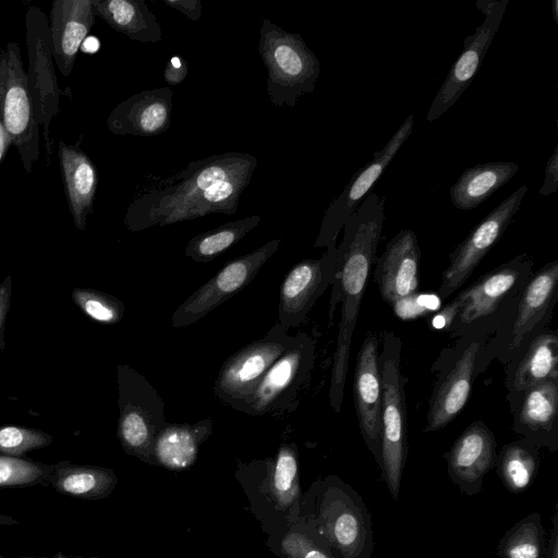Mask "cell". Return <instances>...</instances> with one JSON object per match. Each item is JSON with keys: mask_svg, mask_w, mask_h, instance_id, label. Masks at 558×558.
<instances>
[{"mask_svg": "<svg viewBox=\"0 0 558 558\" xmlns=\"http://www.w3.org/2000/svg\"><path fill=\"white\" fill-rule=\"evenodd\" d=\"M509 0H477L476 8L484 21L463 41V49L454 61L427 111L426 120L433 122L446 113L462 96L478 71L504 19Z\"/></svg>", "mask_w": 558, "mask_h": 558, "instance_id": "8fae6325", "label": "cell"}, {"mask_svg": "<svg viewBox=\"0 0 558 558\" xmlns=\"http://www.w3.org/2000/svg\"><path fill=\"white\" fill-rule=\"evenodd\" d=\"M8 84V59L7 52L0 45V122L2 120L3 101Z\"/></svg>", "mask_w": 558, "mask_h": 558, "instance_id": "7bdbcfd3", "label": "cell"}, {"mask_svg": "<svg viewBox=\"0 0 558 558\" xmlns=\"http://www.w3.org/2000/svg\"><path fill=\"white\" fill-rule=\"evenodd\" d=\"M558 190V146L554 148L551 156L548 158L545 167V178L543 185L539 187L542 196H549Z\"/></svg>", "mask_w": 558, "mask_h": 558, "instance_id": "f35d334b", "label": "cell"}, {"mask_svg": "<svg viewBox=\"0 0 558 558\" xmlns=\"http://www.w3.org/2000/svg\"><path fill=\"white\" fill-rule=\"evenodd\" d=\"M17 558H100V557H82V556H69L61 551L57 553L56 555L51 557H35V556H21Z\"/></svg>", "mask_w": 558, "mask_h": 558, "instance_id": "7dc6e473", "label": "cell"}, {"mask_svg": "<svg viewBox=\"0 0 558 558\" xmlns=\"http://www.w3.org/2000/svg\"><path fill=\"white\" fill-rule=\"evenodd\" d=\"M385 201L369 192L343 226V238L338 250V266L332 283L329 320L340 303V322L332 359L329 402L332 410H341L348 374L349 356L360 306L385 220Z\"/></svg>", "mask_w": 558, "mask_h": 558, "instance_id": "7a4b0ae2", "label": "cell"}, {"mask_svg": "<svg viewBox=\"0 0 558 558\" xmlns=\"http://www.w3.org/2000/svg\"><path fill=\"white\" fill-rule=\"evenodd\" d=\"M338 266V250L328 247L319 258H306L295 264L280 286L278 319L288 331L300 326L329 286Z\"/></svg>", "mask_w": 558, "mask_h": 558, "instance_id": "5bb4252c", "label": "cell"}, {"mask_svg": "<svg viewBox=\"0 0 558 558\" xmlns=\"http://www.w3.org/2000/svg\"><path fill=\"white\" fill-rule=\"evenodd\" d=\"M421 250L415 233L399 231L386 245L375 267V279L384 301H396L417 293Z\"/></svg>", "mask_w": 558, "mask_h": 558, "instance_id": "e0dca14e", "label": "cell"}, {"mask_svg": "<svg viewBox=\"0 0 558 558\" xmlns=\"http://www.w3.org/2000/svg\"><path fill=\"white\" fill-rule=\"evenodd\" d=\"M58 154L70 213L75 227L84 230L97 191V170L77 145L60 141Z\"/></svg>", "mask_w": 558, "mask_h": 558, "instance_id": "7402d4cb", "label": "cell"}, {"mask_svg": "<svg viewBox=\"0 0 558 558\" xmlns=\"http://www.w3.org/2000/svg\"><path fill=\"white\" fill-rule=\"evenodd\" d=\"M533 260L521 254L485 274L457 298L460 311L451 326L461 328L494 314L514 292L524 288L532 274Z\"/></svg>", "mask_w": 558, "mask_h": 558, "instance_id": "9a60e30c", "label": "cell"}, {"mask_svg": "<svg viewBox=\"0 0 558 558\" xmlns=\"http://www.w3.org/2000/svg\"><path fill=\"white\" fill-rule=\"evenodd\" d=\"M173 92L157 87L134 94L117 105L107 118L108 130L116 135L155 136L171 124Z\"/></svg>", "mask_w": 558, "mask_h": 558, "instance_id": "ac0fdd59", "label": "cell"}, {"mask_svg": "<svg viewBox=\"0 0 558 558\" xmlns=\"http://www.w3.org/2000/svg\"><path fill=\"white\" fill-rule=\"evenodd\" d=\"M377 335L365 337L360 348L353 380V399L362 435L369 449L380 457L383 385Z\"/></svg>", "mask_w": 558, "mask_h": 558, "instance_id": "2e32d148", "label": "cell"}, {"mask_svg": "<svg viewBox=\"0 0 558 558\" xmlns=\"http://www.w3.org/2000/svg\"><path fill=\"white\" fill-rule=\"evenodd\" d=\"M526 185H521L477 223L450 253L449 265L442 272L438 294L446 299L472 275L485 255L500 240L520 209Z\"/></svg>", "mask_w": 558, "mask_h": 558, "instance_id": "30bf717a", "label": "cell"}, {"mask_svg": "<svg viewBox=\"0 0 558 558\" xmlns=\"http://www.w3.org/2000/svg\"><path fill=\"white\" fill-rule=\"evenodd\" d=\"M401 350L400 338L392 331L386 332L378 360L383 385L380 458L393 497L399 490L405 453L407 403Z\"/></svg>", "mask_w": 558, "mask_h": 558, "instance_id": "277c9868", "label": "cell"}, {"mask_svg": "<svg viewBox=\"0 0 558 558\" xmlns=\"http://www.w3.org/2000/svg\"><path fill=\"white\" fill-rule=\"evenodd\" d=\"M505 553L507 558H539V532L534 523L521 524L510 535Z\"/></svg>", "mask_w": 558, "mask_h": 558, "instance_id": "8d00e7d4", "label": "cell"}, {"mask_svg": "<svg viewBox=\"0 0 558 558\" xmlns=\"http://www.w3.org/2000/svg\"><path fill=\"white\" fill-rule=\"evenodd\" d=\"M295 338L296 335H289L278 323L263 338L247 343L230 355L216 377V397L236 410Z\"/></svg>", "mask_w": 558, "mask_h": 558, "instance_id": "ba28073f", "label": "cell"}, {"mask_svg": "<svg viewBox=\"0 0 558 558\" xmlns=\"http://www.w3.org/2000/svg\"><path fill=\"white\" fill-rule=\"evenodd\" d=\"M118 437L124 450L145 461L153 459V445L166 425L165 403L154 386L129 365L118 368Z\"/></svg>", "mask_w": 558, "mask_h": 558, "instance_id": "8992f818", "label": "cell"}, {"mask_svg": "<svg viewBox=\"0 0 558 558\" xmlns=\"http://www.w3.org/2000/svg\"><path fill=\"white\" fill-rule=\"evenodd\" d=\"M551 11H553V19H554L555 23L558 24V0H553Z\"/></svg>", "mask_w": 558, "mask_h": 558, "instance_id": "681fc988", "label": "cell"}, {"mask_svg": "<svg viewBox=\"0 0 558 558\" xmlns=\"http://www.w3.org/2000/svg\"><path fill=\"white\" fill-rule=\"evenodd\" d=\"M8 84L2 109V125L14 145L23 168L31 173L39 158V124L31 99L21 49L15 41L5 48Z\"/></svg>", "mask_w": 558, "mask_h": 558, "instance_id": "4fadbf2b", "label": "cell"}, {"mask_svg": "<svg viewBox=\"0 0 558 558\" xmlns=\"http://www.w3.org/2000/svg\"><path fill=\"white\" fill-rule=\"evenodd\" d=\"M1 137H9L8 134L5 133L4 131V128L2 125V122H0V140ZM10 142V141H0V159L2 157V154L3 151L5 150V147H7V143Z\"/></svg>", "mask_w": 558, "mask_h": 558, "instance_id": "c3c4849f", "label": "cell"}, {"mask_svg": "<svg viewBox=\"0 0 558 558\" xmlns=\"http://www.w3.org/2000/svg\"><path fill=\"white\" fill-rule=\"evenodd\" d=\"M315 361V341L296 333L292 345L269 367L238 411L251 416L278 415L293 411L310 380Z\"/></svg>", "mask_w": 558, "mask_h": 558, "instance_id": "5b68a950", "label": "cell"}, {"mask_svg": "<svg viewBox=\"0 0 558 558\" xmlns=\"http://www.w3.org/2000/svg\"><path fill=\"white\" fill-rule=\"evenodd\" d=\"M303 543V551H302V558H330L326 551H324L320 548H317L313 545H305V541H302Z\"/></svg>", "mask_w": 558, "mask_h": 558, "instance_id": "f6af8a7d", "label": "cell"}, {"mask_svg": "<svg viewBox=\"0 0 558 558\" xmlns=\"http://www.w3.org/2000/svg\"><path fill=\"white\" fill-rule=\"evenodd\" d=\"M0 558H8V557L0 556Z\"/></svg>", "mask_w": 558, "mask_h": 558, "instance_id": "f907efd6", "label": "cell"}, {"mask_svg": "<svg viewBox=\"0 0 558 558\" xmlns=\"http://www.w3.org/2000/svg\"><path fill=\"white\" fill-rule=\"evenodd\" d=\"M558 259L546 264L525 283L519 300L509 349L515 350L525 338L548 319L556 303Z\"/></svg>", "mask_w": 558, "mask_h": 558, "instance_id": "44dd1931", "label": "cell"}, {"mask_svg": "<svg viewBox=\"0 0 558 558\" xmlns=\"http://www.w3.org/2000/svg\"><path fill=\"white\" fill-rule=\"evenodd\" d=\"M558 338L555 331L537 336L518 364L512 391L522 393L531 387L549 379L558 378Z\"/></svg>", "mask_w": 558, "mask_h": 558, "instance_id": "f546056e", "label": "cell"}, {"mask_svg": "<svg viewBox=\"0 0 558 558\" xmlns=\"http://www.w3.org/2000/svg\"><path fill=\"white\" fill-rule=\"evenodd\" d=\"M327 536L345 558H357L365 546V525L357 506L342 492L328 498L323 509Z\"/></svg>", "mask_w": 558, "mask_h": 558, "instance_id": "484cf974", "label": "cell"}, {"mask_svg": "<svg viewBox=\"0 0 558 558\" xmlns=\"http://www.w3.org/2000/svg\"><path fill=\"white\" fill-rule=\"evenodd\" d=\"M213 421L195 423H166L153 445V459L171 470L191 466L198 448L211 434Z\"/></svg>", "mask_w": 558, "mask_h": 558, "instance_id": "603a6c76", "label": "cell"}, {"mask_svg": "<svg viewBox=\"0 0 558 558\" xmlns=\"http://www.w3.org/2000/svg\"><path fill=\"white\" fill-rule=\"evenodd\" d=\"M460 311V302L456 296L450 303L446 305L434 318L433 326L437 329L445 327L451 328L458 313Z\"/></svg>", "mask_w": 558, "mask_h": 558, "instance_id": "b9f144b4", "label": "cell"}, {"mask_svg": "<svg viewBox=\"0 0 558 558\" xmlns=\"http://www.w3.org/2000/svg\"><path fill=\"white\" fill-rule=\"evenodd\" d=\"M258 51L267 72L266 92L274 106L293 108L300 97L315 89L320 63L301 34L289 33L264 17Z\"/></svg>", "mask_w": 558, "mask_h": 558, "instance_id": "3957f363", "label": "cell"}, {"mask_svg": "<svg viewBox=\"0 0 558 558\" xmlns=\"http://www.w3.org/2000/svg\"><path fill=\"white\" fill-rule=\"evenodd\" d=\"M420 299L418 293L408 295L396 301L391 307L401 319H413L432 311V308L424 305Z\"/></svg>", "mask_w": 558, "mask_h": 558, "instance_id": "74e56055", "label": "cell"}, {"mask_svg": "<svg viewBox=\"0 0 558 558\" xmlns=\"http://www.w3.org/2000/svg\"><path fill=\"white\" fill-rule=\"evenodd\" d=\"M116 484V474L110 469L62 461L51 464L48 486L64 496L97 500L106 498Z\"/></svg>", "mask_w": 558, "mask_h": 558, "instance_id": "4316f807", "label": "cell"}, {"mask_svg": "<svg viewBox=\"0 0 558 558\" xmlns=\"http://www.w3.org/2000/svg\"><path fill=\"white\" fill-rule=\"evenodd\" d=\"M535 459L530 450L519 444H510L501 453V471L506 482L515 489H522L531 482Z\"/></svg>", "mask_w": 558, "mask_h": 558, "instance_id": "e575fe53", "label": "cell"}, {"mask_svg": "<svg viewBox=\"0 0 558 558\" xmlns=\"http://www.w3.org/2000/svg\"><path fill=\"white\" fill-rule=\"evenodd\" d=\"M72 298L75 304L96 322L112 325L123 318V303L110 294L93 289H74Z\"/></svg>", "mask_w": 558, "mask_h": 558, "instance_id": "836d02e7", "label": "cell"}, {"mask_svg": "<svg viewBox=\"0 0 558 558\" xmlns=\"http://www.w3.org/2000/svg\"><path fill=\"white\" fill-rule=\"evenodd\" d=\"M93 0H56L49 12V33L56 65L64 77L73 70L77 53L95 24Z\"/></svg>", "mask_w": 558, "mask_h": 558, "instance_id": "d6986e66", "label": "cell"}, {"mask_svg": "<svg viewBox=\"0 0 558 558\" xmlns=\"http://www.w3.org/2000/svg\"><path fill=\"white\" fill-rule=\"evenodd\" d=\"M11 296V277L7 276L0 284V329L4 322Z\"/></svg>", "mask_w": 558, "mask_h": 558, "instance_id": "ee69618b", "label": "cell"}, {"mask_svg": "<svg viewBox=\"0 0 558 558\" xmlns=\"http://www.w3.org/2000/svg\"><path fill=\"white\" fill-rule=\"evenodd\" d=\"M25 41L28 90L36 119L44 129L46 157L49 158L52 146L49 128L60 111L61 90L54 70L48 16L38 7H31L26 11Z\"/></svg>", "mask_w": 558, "mask_h": 558, "instance_id": "52a82bcc", "label": "cell"}, {"mask_svg": "<svg viewBox=\"0 0 558 558\" xmlns=\"http://www.w3.org/2000/svg\"><path fill=\"white\" fill-rule=\"evenodd\" d=\"M162 2L192 21L201 19L202 2L199 0H162Z\"/></svg>", "mask_w": 558, "mask_h": 558, "instance_id": "60d3db41", "label": "cell"}, {"mask_svg": "<svg viewBox=\"0 0 558 558\" xmlns=\"http://www.w3.org/2000/svg\"><path fill=\"white\" fill-rule=\"evenodd\" d=\"M51 464L0 454V489L48 486Z\"/></svg>", "mask_w": 558, "mask_h": 558, "instance_id": "1f68e13d", "label": "cell"}, {"mask_svg": "<svg viewBox=\"0 0 558 558\" xmlns=\"http://www.w3.org/2000/svg\"><path fill=\"white\" fill-rule=\"evenodd\" d=\"M412 130L413 114H410L385 146L373 155L372 160L352 175L340 195L327 208L314 247L337 246L338 235L345 221L369 193L375 182L409 138Z\"/></svg>", "mask_w": 558, "mask_h": 558, "instance_id": "7c38bea8", "label": "cell"}, {"mask_svg": "<svg viewBox=\"0 0 558 558\" xmlns=\"http://www.w3.org/2000/svg\"><path fill=\"white\" fill-rule=\"evenodd\" d=\"M256 167V157L239 151L193 160L141 191L126 209L124 225L137 232L209 214L233 215Z\"/></svg>", "mask_w": 558, "mask_h": 558, "instance_id": "6da1fadb", "label": "cell"}, {"mask_svg": "<svg viewBox=\"0 0 558 558\" xmlns=\"http://www.w3.org/2000/svg\"><path fill=\"white\" fill-rule=\"evenodd\" d=\"M259 222L260 217L252 215L199 233L187 242L185 256L194 262L208 263L236 244Z\"/></svg>", "mask_w": 558, "mask_h": 558, "instance_id": "4dcf8cb0", "label": "cell"}, {"mask_svg": "<svg viewBox=\"0 0 558 558\" xmlns=\"http://www.w3.org/2000/svg\"><path fill=\"white\" fill-rule=\"evenodd\" d=\"M20 522L11 515L0 513V526L16 525Z\"/></svg>", "mask_w": 558, "mask_h": 558, "instance_id": "bcb514c9", "label": "cell"}, {"mask_svg": "<svg viewBox=\"0 0 558 558\" xmlns=\"http://www.w3.org/2000/svg\"><path fill=\"white\" fill-rule=\"evenodd\" d=\"M558 414V378L549 379L522 392L514 414L515 429L527 435L555 433Z\"/></svg>", "mask_w": 558, "mask_h": 558, "instance_id": "f1b7e54d", "label": "cell"}, {"mask_svg": "<svg viewBox=\"0 0 558 558\" xmlns=\"http://www.w3.org/2000/svg\"><path fill=\"white\" fill-rule=\"evenodd\" d=\"M50 435L33 428L19 426L0 427V454L20 458L34 449L50 445Z\"/></svg>", "mask_w": 558, "mask_h": 558, "instance_id": "d590c367", "label": "cell"}, {"mask_svg": "<svg viewBox=\"0 0 558 558\" xmlns=\"http://www.w3.org/2000/svg\"><path fill=\"white\" fill-rule=\"evenodd\" d=\"M96 15L112 29L142 44H157L162 28L145 0H93Z\"/></svg>", "mask_w": 558, "mask_h": 558, "instance_id": "cb8c5ba5", "label": "cell"}, {"mask_svg": "<svg viewBox=\"0 0 558 558\" xmlns=\"http://www.w3.org/2000/svg\"><path fill=\"white\" fill-rule=\"evenodd\" d=\"M482 343L480 339L472 340L438 383L429 400L426 432L441 429L464 408L472 390Z\"/></svg>", "mask_w": 558, "mask_h": 558, "instance_id": "ffe728a7", "label": "cell"}, {"mask_svg": "<svg viewBox=\"0 0 558 558\" xmlns=\"http://www.w3.org/2000/svg\"><path fill=\"white\" fill-rule=\"evenodd\" d=\"M495 457V439L483 422L471 424L457 439L449 454L454 475L476 481L490 468Z\"/></svg>", "mask_w": 558, "mask_h": 558, "instance_id": "83f0119b", "label": "cell"}, {"mask_svg": "<svg viewBox=\"0 0 558 558\" xmlns=\"http://www.w3.org/2000/svg\"><path fill=\"white\" fill-rule=\"evenodd\" d=\"M279 245V239L270 240L226 264L175 308L171 325L175 328L190 326L240 292L251 283Z\"/></svg>", "mask_w": 558, "mask_h": 558, "instance_id": "9c48e42d", "label": "cell"}, {"mask_svg": "<svg viewBox=\"0 0 558 558\" xmlns=\"http://www.w3.org/2000/svg\"><path fill=\"white\" fill-rule=\"evenodd\" d=\"M518 170L519 165L511 161H493L470 167L450 187L451 202L460 210L474 209L507 184Z\"/></svg>", "mask_w": 558, "mask_h": 558, "instance_id": "d4e9b609", "label": "cell"}, {"mask_svg": "<svg viewBox=\"0 0 558 558\" xmlns=\"http://www.w3.org/2000/svg\"><path fill=\"white\" fill-rule=\"evenodd\" d=\"M271 486L282 506L290 505L299 492L298 453L294 444H282L275 460Z\"/></svg>", "mask_w": 558, "mask_h": 558, "instance_id": "d6a6232c", "label": "cell"}, {"mask_svg": "<svg viewBox=\"0 0 558 558\" xmlns=\"http://www.w3.org/2000/svg\"><path fill=\"white\" fill-rule=\"evenodd\" d=\"M187 62L181 56L171 57L163 70V78L167 84L174 86L181 84L187 76Z\"/></svg>", "mask_w": 558, "mask_h": 558, "instance_id": "ab89813d", "label": "cell"}]
</instances>
